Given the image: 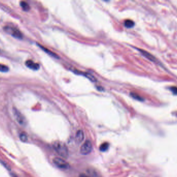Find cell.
Instances as JSON below:
<instances>
[{
	"label": "cell",
	"instance_id": "obj_19",
	"mask_svg": "<svg viewBox=\"0 0 177 177\" xmlns=\"http://www.w3.org/2000/svg\"><path fill=\"white\" fill-rule=\"evenodd\" d=\"M80 177H88V176H86V175H81Z\"/></svg>",
	"mask_w": 177,
	"mask_h": 177
},
{
	"label": "cell",
	"instance_id": "obj_15",
	"mask_svg": "<svg viewBox=\"0 0 177 177\" xmlns=\"http://www.w3.org/2000/svg\"><path fill=\"white\" fill-rule=\"evenodd\" d=\"M109 144L108 143H104L102 144V145L100 146V151L102 152H105V151H107L109 147Z\"/></svg>",
	"mask_w": 177,
	"mask_h": 177
},
{
	"label": "cell",
	"instance_id": "obj_8",
	"mask_svg": "<svg viewBox=\"0 0 177 177\" xmlns=\"http://www.w3.org/2000/svg\"><path fill=\"white\" fill-rule=\"evenodd\" d=\"M84 138V135L82 130H78L76 134V141L77 143H81Z\"/></svg>",
	"mask_w": 177,
	"mask_h": 177
},
{
	"label": "cell",
	"instance_id": "obj_18",
	"mask_svg": "<svg viewBox=\"0 0 177 177\" xmlns=\"http://www.w3.org/2000/svg\"><path fill=\"white\" fill-rule=\"evenodd\" d=\"M11 177H18L17 176H16V174H14L13 173L11 174Z\"/></svg>",
	"mask_w": 177,
	"mask_h": 177
},
{
	"label": "cell",
	"instance_id": "obj_11",
	"mask_svg": "<svg viewBox=\"0 0 177 177\" xmlns=\"http://www.w3.org/2000/svg\"><path fill=\"white\" fill-rule=\"evenodd\" d=\"M19 138L20 140L23 142H26L28 140V137L26 133L22 132L19 135Z\"/></svg>",
	"mask_w": 177,
	"mask_h": 177
},
{
	"label": "cell",
	"instance_id": "obj_16",
	"mask_svg": "<svg viewBox=\"0 0 177 177\" xmlns=\"http://www.w3.org/2000/svg\"><path fill=\"white\" fill-rule=\"evenodd\" d=\"M9 70V68L6 65L0 64V72H7Z\"/></svg>",
	"mask_w": 177,
	"mask_h": 177
},
{
	"label": "cell",
	"instance_id": "obj_17",
	"mask_svg": "<svg viewBox=\"0 0 177 177\" xmlns=\"http://www.w3.org/2000/svg\"><path fill=\"white\" fill-rule=\"evenodd\" d=\"M170 90L174 95H177V87H176V86L172 87L170 88Z\"/></svg>",
	"mask_w": 177,
	"mask_h": 177
},
{
	"label": "cell",
	"instance_id": "obj_1",
	"mask_svg": "<svg viewBox=\"0 0 177 177\" xmlns=\"http://www.w3.org/2000/svg\"><path fill=\"white\" fill-rule=\"evenodd\" d=\"M52 147L57 153L63 158H67L68 156V147L65 143L61 141H55L52 143Z\"/></svg>",
	"mask_w": 177,
	"mask_h": 177
},
{
	"label": "cell",
	"instance_id": "obj_3",
	"mask_svg": "<svg viewBox=\"0 0 177 177\" xmlns=\"http://www.w3.org/2000/svg\"><path fill=\"white\" fill-rule=\"evenodd\" d=\"M4 30L7 32L9 34H11L13 37L19 39H22L23 37V34L19 29L13 26H6L4 27Z\"/></svg>",
	"mask_w": 177,
	"mask_h": 177
},
{
	"label": "cell",
	"instance_id": "obj_6",
	"mask_svg": "<svg viewBox=\"0 0 177 177\" xmlns=\"http://www.w3.org/2000/svg\"><path fill=\"white\" fill-rule=\"evenodd\" d=\"M26 65L27 67L33 70H37L39 69V65L37 63H34L31 60H28L26 62Z\"/></svg>",
	"mask_w": 177,
	"mask_h": 177
},
{
	"label": "cell",
	"instance_id": "obj_5",
	"mask_svg": "<svg viewBox=\"0 0 177 177\" xmlns=\"http://www.w3.org/2000/svg\"><path fill=\"white\" fill-rule=\"evenodd\" d=\"M93 146L91 141L89 140L86 141L84 143H83L82 146L81 147L80 153L84 155H88L92 151Z\"/></svg>",
	"mask_w": 177,
	"mask_h": 177
},
{
	"label": "cell",
	"instance_id": "obj_10",
	"mask_svg": "<svg viewBox=\"0 0 177 177\" xmlns=\"http://www.w3.org/2000/svg\"><path fill=\"white\" fill-rule=\"evenodd\" d=\"M37 45H38V46H39V47H41L42 50L44 51L45 52L47 53L48 55H49L50 56H52V57L58 59L59 56H58L56 54H55L54 52H52V51H50L49 50L47 49L46 48H45V47H44V46H43L42 45H41L39 44H37Z\"/></svg>",
	"mask_w": 177,
	"mask_h": 177
},
{
	"label": "cell",
	"instance_id": "obj_12",
	"mask_svg": "<svg viewBox=\"0 0 177 177\" xmlns=\"http://www.w3.org/2000/svg\"><path fill=\"white\" fill-rule=\"evenodd\" d=\"M20 5L21 7L22 8V9H23L24 11H29L30 9V7L29 4L28 3H26V2L21 1L20 3Z\"/></svg>",
	"mask_w": 177,
	"mask_h": 177
},
{
	"label": "cell",
	"instance_id": "obj_4",
	"mask_svg": "<svg viewBox=\"0 0 177 177\" xmlns=\"http://www.w3.org/2000/svg\"><path fill=\"white\" fill-rule=\"evenodd\" d=\"M53 163L55 166L59 169L65 170L70 168V165L68 162L60 157H55L53 159Z\"/></svg>",
	"mask_w": 177,
	"mask_h": 177
},
{
	"label": "cell",
	"instance_id": "obj_14",
	"mask_svg": "<svg viewBox=\"0 0 177 177\" xmlns=\"http://www.w3.org/2000/svg\"><path fill=\"white\" fill-rule=\"evenodd\" d=\"M130 95L131 97H133L134 99H136V100H139V101H143V98L141 97L139 95L135 93L131 92L130 93Z\"/></svg>",
	"mask_w": 177,
	"mask_h": 177
},
{
	"label": "cell",
	"instance_id": "obj_2",
	"mask_svg": "<svg viewBox=\"0 0 177 177\" xmlns=\"http://www.w3.org/2000/svg\"><path fill=\"white\" fill-rule=\"evenodd\" d=\"M13 113L15 120L19 125L22 126H25L26 125L27 123L26 118L18 110L14 108L13 109Z\"/></svg>",
	"mask_w": 177,
	"mask_h": 177
},
{
	"label": "cell",
	"instance_id": "obj_9",
	"mask_svg": "<svg viewBox=\"0 0 177 177\" xmlns=\"http://www.w3.org/2000/svg\"><path fill=\"white\" fill-rule=\"evenodd\" d=\"M74 72V73H75L76 74H80V75H83V76H84L86 78H88L90 81H91L92 82H96V79L94 78L93 76H92L91 74H89L88 73H84V72H80L78 70H74L73 71Z\"/></svg>",
	"mask_w": 177,
	"mask_h": 177
},
{
	"label": "cell",
	"instance_id": "obj_13",
	"mask_svg": "<svg viewBox=\"0 0 177 177\" xmlns=\"http://www.w3.org/2000/svg\"><path fill=\"white\" fill-rule=\"evenodd\" d=\"M135 23L131 20H126L124 21V26L128 28H131L134 26Z\"/></svg>",
	"mask_w": 177,
	"mask_h": 177
},
{
	"label": "cell",
	"instance_id": "obj_7",
	"mask_svg": "<svg viewBox=\"0 0 177 177\" xmlns=\"http://www.w3.org/2000/svg\"><path fill=\"white\" fill-rule=\"evenodd\" d=\"M137 50L142 54V55H143V56H145L147 59H148L149 60H151L152 61H153V62L156 61L155 58L154 57L153 55H151V54H150L149 52H147L145 50L138 49V48H137Z\"/></svg>",
	"mask_w": 177,
	"mask_h": 177
}]
</instances>
